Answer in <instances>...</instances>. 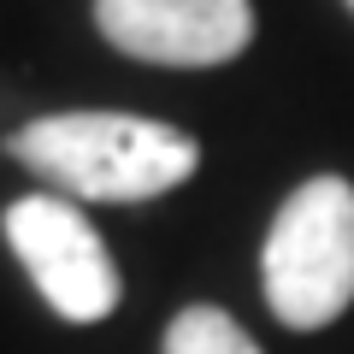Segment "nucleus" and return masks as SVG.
Masks as SVG:
<instances>
[{
  "label": "nucleus",
  "mask_w": 354,
  "mask_h": 354,
  "mask_svg": "<svg viewBox=\"0 0 354 354\" xmlns=\"http://www.w3.org/2000/svg\"><path fill=\"white\" fill-rule=\"evenodd\" d=\"M0 236L18 254V266L30 272L36 295L65 319V325H101L124 295L106 236L88 225V213L65 195H18L0 213Z\"/></svg>",
  "instance_id": "obj_3"
},
{
  "label": "nucleus",
  "mask_w": 354,
  "mask_h": 354,
  "mask_svg": "<svg viewBox=\"0 0 354 354\" xmlns=\"http://www.w3.org/2000/svg\"><path fill=\"white\" fill-rule=\"evenodd\" d=\"M348 12H354V0H348Z\"/></svg>",
  "instance_id": "obj_6"
},
{
  "label": "nucleus",
  "mask_w": 354,
  "mask_h": 354,
  "mask_svg": "<svg viewBox=\"0 0 354 354\" xmlns=\"http://www.w3.org/2000/svg\"><path fill=\"white\" fill-rule=\"evenodd\" d=\"M260 283L272 319L290 330H325L354 307V183L307 177L283 195L260 248Z\"/></svg>",
  "instance_id": "obj_2"
},
{
  "label": "nucleus",
  "mask_w": 354,
  "mask_h": 354,
  "mask_svg": "<svg viewBox=\"0 0 354 354\" xmlns=\"http://www.w3.org/2000/svg\"><path fill=\"white\" fill-rule=\"evenodd\" d=\"M95 30L124 59L207 71L254 41V0H95Z\"/></svg>",
  "instance_id": "obj_4"
},
{
  "label": "nucleus",
  "mask_w": 354,
  "mask_h": 354,
  "mask_svg": "<svg viewBox=\"0 0 354 354\" xmlns=\"http://www.w3.org/2000/svg\"><path fill=\"white\" fill-rule=\"evenodd\" d=\"M6 153L65 201H160L201 171V142L142 113H41L6 136Z\"/></svg>",
  "instance_id": "obj_1"
},
{
  "label": "nucleus",
  "mask_w": 354,
  "mask_h": 354,
  "mask_svg": "<svg viewBox=\"0 0 354 354\" xmlns=\"http://www.w3.org/2000/svg\"><path fill=\"white\" fill-rule=\"evenodd\" d=\"M160 354H266V348L225 313V307L195 301V307H183V313L165 325Z\"/></svg>",
  "instance_id": "obj_5"
}]
</instances>
